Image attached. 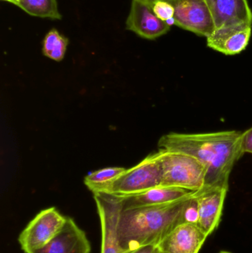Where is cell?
Wrapping results in <instances>:
<instances>
[{"instance_id":"cell-1","label":"cell","mask_w":252,"mask_h":253,"mask_svg":"<svg viewBox=\"0 0 252 253\" xmlns=\"http://www.w3.org/2000/svg\"><path fill=\"white\" fill-rule=\"evenodd\" d=\"M241 134L236 130L203 133L170 132L163 135L158 147L195 156L207 168L205 187H229V175L244 155Z\"/></svg>"},{"instance_id":"cell-2","label":"cell","mask_w":252,"mask_h":253,"mask_svg":"<svg viewBox=\"0 0 252 253\" xmlns=\"http://www.w3.org/2000/svg\"><path fill=\"white\" fill-rule=\"evenodd\" d=\"M195 192L170 203L122 209L118 222L121 248L133 251L146 245L158 246L178 225L186 222L185 211Z\"/></svg>"},{"instance_id":"cell-3","label":"cell","mask_w":252,"mask_h":253,"mask_svg":"<svg viewBox=\"0 0 252 253\" xmlns=\"http://www.w3.org/2000/svg\"><path fill=\"white\" fill-rule=\"evenodd\" d=\"M162 171L161 185L198 191L205 187L207 168L195 156L177 150L154 153Z\"/></svg>"},{"instance_id":"cell-4","label":"cell","mask_w":252,"mask_h":253,"mask_svg":"<svg viewBox=\"0 0 252 253\" xmlns=\"http://www.w3.org/2000/svg\"><path fill=\"white\" fill-rule=\"evenodd\" d=\"M161 165L152 153L136 166L126 169L102 193L118 196H132L161 185Z\"/></svg>"},{"instance_id":"cell-5","label":"cell","mask_w":252,"mask_h":253,"mask_svg":"<svg viewBox=\"0 0 252 253\" xmlns=\"http://www.w3.org/2000/svg\"><path fill=\"white\" fill-rule=\"evenodd\" d=\"M67 218L55 208L38 212L19 235L18 240L22 251L32 253L45 246L62 230Z\"/></svg>"},{"instance_id":"cell-6","label":"cell","mask_w":252,"mask_h":253,"mask_svg":"<svg viewBox=\"0 0 252 253\" xmlns=\"http://www.w3.org/2000/svg\"><path fill=\"white\" fill-rule=\"evenodd\" d=\"M102 230L101 253H130L123 249L118 239V222L122 211L119 197L105 193H93Z\"/></svg>"},{"instance_id":"cell-7","label":"cell","mask_w":252,"mask_h":253,"mask_svg":"<svg viewBox=\"0 0 252 253\" xmlns=\"http://www.w3.org/2000/svg\"><path fill=\"white\" fill-rule=\"evenodd\" d=\"M174 25L206 38L216 30L214 21L205 0H176Z\"/></svg>"},{"instance_id":"cell-8","label":"cell","mask_w":252,"mask_h":253,"mask_svg":"<svg viewBox=\"0 0 252 253\" xmlns=\"http://www.w3.org/2000/svg\"><path fill=\"white\" fill-rule=\"evenodd\" d=\"M229 187H204L197 194L198 218L197 225L207 235H211L218 227Z\"/></svg>"},{"instance_id":"cell-9","label":"cell","mask_w":252,"mask_h":253,"mask_svg":"<svg viewBox=\"0 0 252 253\" xmlns=\"http://www.w3.org/2000/svg\"><path fill=\"white\" fill-rule=\"evenodd\" d=\"M252 32L251 23L223 27L207 37V46L226 56L239 54L248 46Z\"/></svg>"},{"instance_id":"cell-10","label":"cell","mask_w":252,"mask_h":253,"mask_svg":"<svg viewBox=\"0 0 252 253\" xmlns=\"http://www.w3.org/2000/svg\"><path fill=\"white\" fill-rule=\"evenodd\" d=\"M126 28L146 40H155L170 31L171 26L157 17L149 6L133 0Z\"/></svg>"},{"instance_id":"cell-11","label":"cell","mask_w":252,"mask_h":253,"mask_svg":"<svg viewBox=\"0 0 252 253\" xmlns=\"http://www.w3.org/2000/svg\"><path fill=\"white\" fill-rule=\"evenodd\" d=\"M91 245L85 232L71 217L62 230L45 246L32 253H90Z\"/></svg>"},{"instance_id":"cell-12","label":"cell","mask_w":252,"mask_h":253,"mask_svg":"<svg viewBox=\"0 0 252 253\" xmlns=\"http://www.w3.org/2000/svg\"><path fill=\"white\" fill-rule=\"evenodd\" d=\"M207 237L197 224L183 222L178 225L158 247L164 253H198Z\"/></svg>"},{"instance_id":"cell-13","label":"cell","mask_w":252,"mask_h":253,"mask_svg":"<svg viewBox=\"0 0 252 253\" xmlns=\"http://www.w3.org/2000/svg\"><path fill=\"white\" fill-rule=\"evenodd\" d=\"M216 29L241 23L252 24V10L247 0H205Z\"/></svg>"},{"instance_id":"cell-14","label":"cell","mask_w":252,"mask_h":253,"mask_svg":"<svg viewBox=\"0 0 252 253\" xmlns=\"http://www.w3.org/2000/svg\"><path fill=\"white\" fill-rule=\"evenodd\" d=\"M193 192L195 191L179 187L160 185L139 194L118 197L121 200L122 209L127 210L170 203L183 199Z\"/></svg>"},{"instance_id":"cell-15","label":"cell","mask_w":252,"mask_h":253,"mask_svg":"<svg viewBox=\"0 0 252 253\" xmlns=\"http://www.w3.org/2000/svg\"><path fill=\"white\" fill-rule=\"evenodd\" d=\"M13 4L36 17L62 19L56 0H14Z\"/></svg>"},{"instance_id":"cell-16","label":"cell","mask_w":252,"mask_h":253,"mask_svg":"<svg viewBox=\"0 0 252 253\" xmlns=\"http://www.w3.org/2000/svg\"><path fill=\"white\" fill-rule=\"evenodd\" d=\"M125 169L123 168H103L87 175L84 178V184L92 193H102Z\"/></svg>"},{"instance_id":"cell-17","label":"cell","mask_w":252,"mask_h":253,"mask_svg":"<svg viewBox=\"0 0 252 253\" xmlns=\"http://www.w3.org/2000/svg\"><path fill=\"white\" fill-rule=\"evenodd\" d=\"M68 43V38L53 28L46 34L43 40V54L49 59L60 62L65 57Z\"/></svg>"},{"instance_id":"cell-18","label":"cell","mask_w":252,"mask_h":253,"mask_svg":"<svg viewBox=\"0 0 252 253\" xmlns=\"http://www.w3.org/2000/svg\"><path fill=\"white\" fill-rule=\"evenodd\" d=\"M154 13L157 17L163 21H167L168 19L174 17L175 8L171 3L165 1H157L152 7Z\"/></svg>"},{"instance_id":"cell-19","label":"cell","mask_w":252,"mask_h":253,"mask_svg":"<svg viewBox=\"0 0 252 253\" xmlns=\"http://www.w3.org/2000/svg\"><path fill=\"white\" fill-rule=\"evenodd\" d=\"M241 149L244 153L252 154V126L241 134Z\"/></svg>"},{"instance_id":"cell-20","label":"cell","mask_w":252,"mask_h":253,"mask_svg":"<svg viewBox=\"0 0 252 253\" xmlns=\"http://www.w3.org/2000/svg\"><path fill=\"white\" fill-rule=\"evenodd\" d=\"M130 253H162L159 247L156 245H146L141 247Z\"/></svg>"},{"instance_id":"cell-21","label":"cell","mask_w":252,"mask_h":253,"mask_svg":"<svg viewBox=\"0 0 252 253\" xmlns=\"http://www.w3.org/2000/svg\"><path fill=\"white\" fill-rule=\"evenodd\" d=\"M136 1H139V2L142 3V4H146V5L149 6L152 9V7H153L154 4H155V1H168L170 3L174 2L176 0H136Z\"/></svg>"},{"instance_id":"cell-22","label":"cell","mask_w":252,"mask_h":253,"mask_svg":"<svg viewBox=\"0 0 252 253\" xmlns=\"http://www.w3.org/2000/svg\"><path fill=\"white\" fill-rule=\"evenodd\" d=\"M2 1H8V2H10L12 3V4H13V1H14V0H2Z\"/></svg>"},{"instance_id":"cell-23","label":"cell","mask_w":252,"mask_h":253,"mask_svg":"<svg viewBox=\"0 0 252 253\" xmlns=\"http://www.w3.org/2000/svg\"><path fill=\"white\" fill-rule=\"evenodd\" d=\"M219 253H231L227 252V251H221V252H220Z\"/></svg>"},{"instance_id":"cell-24","label":"cell","mask_w":252,"mask_h":253,"mask_svg":"<svg viewBox=\"0 0 252 253\" xmlns=\"http://www.w3.org/2000/svg\"></svg>"}]
</instances>
